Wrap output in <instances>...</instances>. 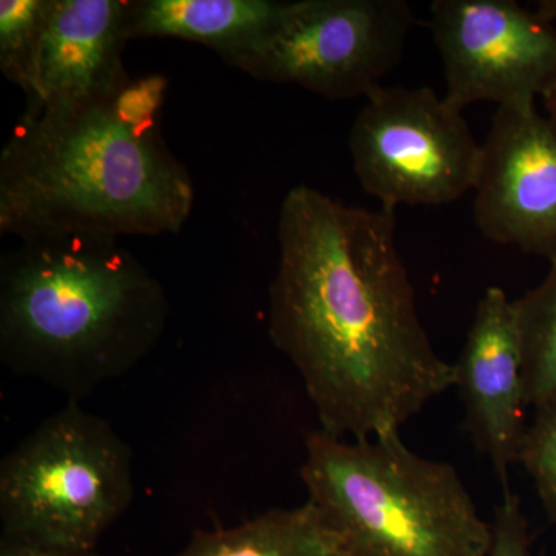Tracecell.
Wrapping results in <instances>:
<instances>
[{"label": "cell", "instance_id": "6da1fadb", "mask_svg": "<svg viewBox=\"0 0 556 556\" xmlns=\"http://www.w3.org/2000/svg\"><path fill=\"white\" fill-rule=\"evenodd\" d=\"M277 239L269 336L298 369L321 431H401L455 387V365L420 320L394 211L295 186L281 201Z\"/></svg>", "mask_w": 556, "mask_h": 556}, {"label": "cell", "instance_id": "7a4b0ae2", "mask_svg": "<svg viewBox=\"0 0 556 556\" xmlns=\"http://www.w3.org/2000/svg\"><path fill=\"white\" fill-rule=\"evenodd\" d=\"M167 79H131L100 100L24 110L0 153V233H178L195 201L167 148Z\"/></svg>", "mask_w": 556, "mask_h": 556}, {"label": "cell", "instance_id": "3957f363", "mask_svg": "<svg viewBox=\"0 0 556 556\" xmlns=\"http://www.w3.org/2000/svg\"><path fill=\"white\" fill-rule=\"evenodd\" d=\"M169 314L166 291L119 239L35 237L0 260V361L68 402L134 371Z\"/></svg>", "mask_w": 556, "mask_h": 556}, {"label": "cell", "instance_id": "277c9868", "mask_svg": "<svg viewBox=\"0 0 556 556\" xmlns=\"http://www.w3.org/2000/svg\"><path fill=\"white\" fill-rule=\"evenodd\" d=\"M300 477L350 556H490L481 518L455 467L409 450L401 431L305 439Z\"/></svg>", "mask_w": 556, "mask_h": 556}, {"label": "cell", "instance_id": "5b68a950", "mask_svg": "<svg viewBox=\"0 0 556 556\" xmlns=\"http://www.w3.org/2000/svg\"><path fill=\"white\" fill-rule=\"evenodd\" d=\"M134 453L104 417L68 402L0 463L2 538L89 554L131 506Z\"/></svg>", "mask_w": 556, "mask_h": 556}, {"label": "cell", "instance_id": "8992f818", "mask_svg": "<svg viewBox=\"0 0 556 556\" xmlns=\"http://www.w3.org/2000/svg\"><path fill=\"white\" fill-rule=\"evenodd\" d=\"M464 110L428 87H379L350 131L354 174L382 206H445L475 190L482 144Z\"/></svg>", "mask_w": 556, "mask_h": 556}, {"label": "cell", "instance_id": "52a82bcc", "mask_svg": "<svg viewBox=\"0 0 556 556\" xmlns=\"http://www.w3.org/2000/svg\"><path fill=\"white\" fill-rule=\"evenodd\" d=\"M412 25L405 0H298L269 35L228 64L328 100L367 98L397 67Z\"/></svg>", "mask_w": 556, "mask_h": 556}, {"label": "cell", "instance_id": "ba28073f", "mask_svg": "<svg viewBox=\"0 0 556 556\" xmlns=\"http://www.w3.org/2000/svg\"><path fill=\"white\" fill-rule=\"evenodd\" d=\"M430 30L457 109L535 102L556 84V25L514 0H434Z\"/></svg>", "mask_w": 556, "mask_h": 556}, {"label": "cell", "instance_id": "9c48e42d", "mask_svg": "<svg viewBox=\"0 0 556 556\" xmlns=\"http://www.w3.org/2000/svg\"><path fill=\"white\" fill-rule=\"evenodd\" d=\"M473 214L486 240L556 262V134L535 102L497 108Z\"/></svg>", "mask_w": 556, "mask_h": 556}, {"label": "cell", "instance_id": "30bf717a", "mask_svg": "<svg viewBox=\"0 0 556 556\" xmlns=\"http://www.w3.org/2000/svg\"><path fill=\"white\" fill-rule=\"evenodd\" d=\"M455 371L467 433L508 489V468L519 464L529 431V407L514 302L503 288L490 287L479 300Z\"/></svg>", "mask_w": 556, "mask_h": 556}, {"label": "cell", "instance_id": "8fae6325", "mask_svg": "<svg viewBox=\"0 0 556 556\" xmlns=\"http://www.w3.org/2000/svg\"><path fill=\"white\" fill-rule=\"evenodd\" d=\"M127 13L129 0H53L24 91L25 109L100 100L127 86Z\"/></svg>", "mask_w": 556, "mask_h": 556}, {"label": "cell", "instance_id": "7c38bea8", "mask_svg": "<svg viewBox=\"0 0 556 556\" xmlns=\"http://www.w3.org/2000/svg\"><path fill=\"white\" fill-rule=\"evenodd\" d=\"M281 0H129L127 38H174L208 47L228 64L273 31Z\"/></svg>", "mask_w": 556, "mask_h": 556}, {"label": "cell", "instance_id": "4fadbf2b", "mask_svg": "<svg viewBox=\"0 0 556 556\" xmlns=\"http://www.w3.org/2000/svg\"><path fill=\"white\" fill-rule=\"evenodd\" d=\"M175 556H350L339 530L311 501L243 525L197 530Z\"/></svg>", "mask_w": 556, "mask_h": 556}, {"label": "cell", "instance_id": "5bb4252c", "mask_svg": "<svg viewBox=\"0 0 556 556\" xmlns=\"http://www.w3.org/2000/svg\"><path fill=\"white\" fill-rule=\"evenodd\" d=\"M527 407L556 401V262L536 288L514 300Z\"/></svg>", "mask_w": 556, "mask_h": 556}, {"label": "cell", "instance_id": "9a60e30c", "mask_svg": "<svg viewBox=\"0 0 556 556\" xmlns=\"http://www.w3.org/2000/svg\"><path fill=\"white\" fill-rule=\"evenodd\" d=\"M51 3L53 0L0 2V70L22 91L30 84Z\"/></svg>", "mask_w": 556, "mask_h": 556}, {"label": "cell", "instance_id": "2e32d148", "mask_svg": "<svg viewBox=\"0 0 556 556\" xmlns=\"http://www.w3.org/2000/svg\"><path fill=\"white\" fill-rule=\"evenodd\" d=\"M519 464L532 478L548 517L556 522V401L536 409Z\"/></svg>", "mask_w": 556, "mask_h": 556}, {"label": "cell", "instance_id": "e0dca14e", "mask_svg": "<svg viewBox=\"0 0 556 556\" xmlns=\"http://www.w3.org/2000/svg\"><path fill=\"white\" fill-rule=\"evenodd\" d=\"M492 529L490 556H533L521 503L510 489H504L503 501L496 508Z\"/></svg>", "mask_w": 556, "mask_h": 556}, {"label": "cell", "instance_id": "ac0fdd59", "mask_svg": "<svg viewBox=\"0 0 556 556\" xmlns=\"http://www.w3.org/2000/svg\"><path fill=\"white\" fill-rule=\"evenodd\" d=\"M0 556H101L97 552L73 554V552L51 551V548L30 546L17 541L0 538Z\"/></svg>", "mask_w": 556, "mask_h": 556}, {"label": "cell", "instance_id": "d6986e66", "mask_svg": "<svg viewBox=\"0 0 556 556\" xmlns=\"http://www.w3.org/2000/svg\"><path fill=\"white\" fill-rule=\"evenodd\" d=\"M543 101L547 113L546 119L556 134V84L544 94Z\"/></svg>", "mask_w": 556, "mask_h": 556}, {"label": "cell", "instance_id": "ffe728a7", "mask_svg": "<svg viewBox=\"0 0 556 556\" xmlns=\"http://www.w3.org/2000/svg\"><path fill=\"white\" fill-rule=\"evenodd\" d=\"M538 16L556 25V0H541L536 7Z\"/></svg>", "mask_w": 556, "mask_h": 556}]
</instances>
